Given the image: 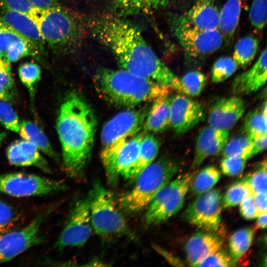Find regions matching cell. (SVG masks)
<instances>
[{
	"instance_id": "obj_1",
	"label": "cell",
	"mask_w": 267,
	"mask_h": 267,
	"mask_svg": "<svg viewBox=\"0 0 267 267\" xmlns=\"http://www.w3.org/2000/svg\"><path fill=\"white\" fill-rule=\"evenodd\" d=\"M95 38L110 49L122 69L169 86L177 78L145 41L138 29L113 14L103 15L91 25Z\"/></svg>"
},
{
	"instance_id": "obj_2",
	"label": "cell",
	"mask_w": 267,
	"mask_h": 267,
	"mask_svg": "<svg viewBox=\"0 0 267 267\" xmlns=\"http://www.w3.org/2000/svg\"><path fill=\"white\" fill-rule=\"evenodd\" d=\"M96 120L92 109L79 95L70 94L62 104L57 130L64 169L69 176L81 174L90 157Z\"/></svg>"
},
{
	"instance_id": "obj_3",
	"label": "cell",
	"mask_w": 267,
	"mask_h": 267,
	"mask_svg": "<svg viewBox=\"0 0 267 267\" xmlns=\"http://www.w3.org/2000/svg\"><path fill=\"white\" fill-rule=\"evenodd\" d=\"M94 81L97 90L106 101L116 106L129 108L168 93L172 89L124 69L100 68Z\"/></svg>"
},
{
	"instance_id": "obj_4",
	"label": "cell",
	"mask_w": 267,
	"mask_h": 267,
	"mask_svg": "<svg viewBox=\"0 0 267 267\" xmlns=\"http://www.w3.org/2000/svg\"><path fill=\"white\" fill-rule=\"evenodd\" d=\"M179 168V163L167 157L152 162L135 179L134 187L118 199L119 207L128 214L143 210L171 181Z\"/></svg>"
},
{
	"instance_id": "obj_5",
	"label": "cell",
	"mask_w": 267,
	"mask_h": 267,
	"mask_svg": "<svg viewBox=\"0 0 267 267\" xmlns=\"http://www.w3.org/2000/svg\"><path fill=\"white\" fill-rule=\"evenodd\" d=\"M34 21L44 41L53 48L71 47L83 36L81 19L60 5L45 11H38Z\"/></svg>"
},
{
	"instance_id": "obj_6",
	"label": "cell",
	"mask_w": 267,
	"mask_h": 267,
	"mask_svg": "<svg viewBox=\"0 0 267 267\" xmlns=\"http://www.w3.org/2000/svg\"><path fill=\"white\" fill-rule=\"evenodd\" d=\"M89 195L92 229L103 236L124 235L136 238L117 208L112 193L99 181L95 182Z\"/></svg>"
},
{
	"instance_id": "obj_7",
	"label": "cell",
	"mask_w": 267,
	"mask_h": 267,
	"mask_svg": "<svg viewBox=\"0 0 267 267\" xmlns=\"http://www.w3.org/2000/svg\"><path fill=\"white\" fill-rule=\"evenodd\" d=\"M194 177L192 173L182 174L164 186L148 205L145 223L149 225H157L178 213L183 207Z\"/></svg>"
},
{
	"instance_id": "obj_8",
	"label": "cell",
	"mask_w": 267,
	"mask_h": 267,
	"mask_svg": "<svg viewBox=\"0 0 267 267\" xmlns=\"http://www.w3.org/2000/svg\"><path fill=\"white\" fill-rule=\"evenodd\" d=\"M144 134L138 133L109 148L102 149L101 159L111 185H116L120 176L132 179Z\"/></svg>"
},
{
	"instance_id": "obj_9",
	"label": "cell",
	"mask_w": 267,
	"mask_h": 267,
	"mask_svg": "<svg viewBox=\"0 0 267 267\" xmlns=\"http://www.w3.org/2000/svg\"><path fill=\"white\" fill-rule=\"evenodd\" d=\"M172 26L187 59H197L211 54L218 50L224 42L219 29H198L187 23L181 16L175 18Z\"/></svg>"
},
{
	"instance_id": "obj_10",
	"label": "cell",
	"mask_w": 267,
	"mask_h": 267,
	"mask_svg": "<svg viewBox=\"0 0 267 267\" xmlns=\"http://www.w3.org/2000/svg\"><path fill=\"white\" fill-rule=\"evenodd\" d=\"M65 183L38 175L14 173L0 175V193L16 197L42 196L63 190Z\"/></svg>"
},
{
	"instance_id": "obj_11",
	"label": "cell",
	"mask_w": 267,
	"mask_h": 267,
	"mask_svg": "<svg viewBox=\"0 0 267 267\" xmlns=\"http://www.w3.org/2000/svg\"><path fill=\"white\" fill-rule=\"evenodd\" d=\"M222 196L217 189L199 195L182 214L189 223L207 231H216L221 222Z\"/></svg>"
},
{
	"instance_id": "obj_12",
	"label": "cell",
	"mask_w": 267,
	"mask_h": 267,
	"mask_svg": "<svg viewBox=\"0 0 267 267\" xmlns=\"http://www.w3.org/2000/svg\"><path fill=\"white\" fill-rule=\"evenodd\" d=\"M50 210L37 216L24 227L0 234V263L9 261L30 247L41 243V226Z\"/></svg>"
},
{
	"instance_id": "obj_13",
	"label": "cell",
	"mask_w": 267,
	"mask_h": 267,
	"mask_svg": "<svg viewBox=\"0 0 267 267\" xmlns=\"http://www.w3.org/2000/svg\"><path fill=\"white\" fill-rule=\"evenodd\" d=\"M149 108L129 109L116 115L103 126L102 149L109 148L137 134L143 128Z\"/></svg>"
},
{
	"instance_id": "obj_14",
	"label": "cell",
	"mask_w": 267,
	"mask_h": 267,
	"mask_svg": "<svg viewBox=\"0 0 267 267\" xmlns=\"http://www.w3.org/2000/svg\"><path fill=\"white\" fill-rule=\"evenodd\" d=\"M89 195L75 204L55 247L62 249L80 246L90 237L92 227L90 215Z\"/></svg>"
},
{
	"instance_id": "obj_15",
	"label": "cell",
	"mask_w": 267,
	"mask_h": 267,
	"mask_svg": "<svg viewBox=\"0 0 267 267\" xmlns=\"http://www.w3.org/2000/svg\"><path fill=\"white\" fill-rule=\"evenodd\" d=\"M171 127L176 135L189 131L205 118V113L201 105L182 94L171 97Z\"/></svg>"
},
{
	"instance_id": "obj_16",
	"label": "cell",
	"mask_w": 267,
	"mask_h": 267,
	"mask_svg": "<svg viewBox=\"0 0 267 267\" xmlns=\"http://www.w3.org/2000/svg\"><path fill=\"white\" fill-rule=\"evenodd\" d=\"M0 18L3 23L22 38L36 54L43 50L44 41L37 24L30 16L19 12L1 9Z\"/></svg>"
},
{
	"instance_id": "obj_17",
	"label": "cell",
	"mask_w": 267,
	"mask_h": 267,
	"mask_svg": "<svg viewBox=\"0 0 267 267\" xmlns=\"http://www.w3.org/2000/svg\"><path fill=\"white\" fill-rule=\"evenodd\" d=\"M245 111V105L238 97L220 98L210 109L209 126L224 131H229L238 122Z\"/></svg>"
},
{
	"instance_id": "obj_18",
	"label": "cell",
	"mask_w": 267,
	"mask_h": 267,
	"mask_svg": "<svg viewBox=\"0 0 267 267\" xmlns=\"http://www.w3.org/2000/svg\"><path fill=\"white\" fill-rule=\"evenodd\" d=\"M222 239L215 231L198 232L188 240L185 250L191 266L197 267L203 259L222 249Z\"/></svg>"
},
{
	"instance_id": "obj_19",
	"label": "cell",
	"mask_w": 267,
	"mask_h": 267,
	"mask_svg": "<svg viewBox=\"0 0 267 267\" xmlns=\"http://www.w3.org/2000/svg\"><path fill=\"white\" fill-rule=\"evenodd\" d=\"M267 49L261 53L254 65L237 76L232 83V91L236 94H249L263 87L267 78Z\"/></svg>"
},
{
	"instance_id": "obj_20",
	"label": "cell",
	"mask_w": 267,
	"mask_h": 267,
	"mask_svg": "<svg viewBox=\"0 0 267 267\" xmlns=\"http://www.w3.org/2000/svg\"><path fill=\"white\" fill-rule=\"evenodd\" d=\"M181 17L189 25L199 30L209 31L219 28L220 11L215 0H196Z\"/></svg>"
},
{
	"instance_id": "obj_21",
	"label": "cell",
	"mask_w": 267,
	"mask_h": 267,
	"mask_svg": "<svg viewBox=\"0 0 267 267\" xmlns=\"http://www.w3.org/2000/svg\"><path fill=\"white\" fill-rule=\"evenodd\" d=\"M6 155L10 163L14 166H32L45 173L50 172L47 162L41 156L37 147L25 139L11 144L6 150Z\"/></svg>"
},
{
	"instance_id": "obj_22",
	"label": "cell",
	"mask_w": 267,
	"mask_h": 267,
	"mask_svg": "<svg viewBox=\"0 0 267 267\" xmlns=\"http://www.w3.org/2000/svg\"><path fill=\"white\" fill-rule=\"evenodd\" d=\"M171 97L169 93L154 99L149 109L143 128L144 133H161L171 127Z\"/></svg>"
},
{
	"instance_id": "obj_23",
	"label": "cell",
	"mask_w": 267,
	"mask_h": 267,
	"mask_svg": "<svg viewBox=\"0 0 267 267\" xmlns=\"http://www.w3.org/2000/svg\"><path fill=\"white\" fill-rule=\"evenodd\" d=\"M242 0H225L220 10L219 30L226 45L232 42L238 24Z\"/></svg>"
},
{
	"instance_id": "obj_24",
	"label": "cell",
	"mask_w": 267,
	"mask_h": 267,
	"mask_svg": "<svg viewBox=\"0 0 267 267\" xmlns=\"http://www.w3.org/2000/svg\"><path fill=\"white\" fill-rule=\"evenodd\" d=\"M114 8L124 15L149 14L167 6L170 0H110Z\"/></svg>"
},
{
	"instance_id": "obj_25",
	"label": "cell",
	"mask_w": 267,
	"mask_h": 267,
	"mask_svg": "<svg viewBox=\"0 0 267 267\" xmlns=\"http://www.w3.org/2000/svg\"><path fill=\"white\" fill-rule=\"evenodd\" d=\"M206 83L205 74L194 70L187 72L181 78L177 77L172 82L171 87L185 95L198 96L203 91Z\"/></svg>"
},
{
	"instance_id": "obj_26",
	"label": "cell",
	"mask_w": 267,
	"mask_h": 267,
	"mask_svg": "<svg viewBox=\"0 0 267 267\" xmlns=\"http://www.w3.org/2000/svg\"><path fill=\"white\" fill-rule=\"evenodd\" d=\"M159 147V140L154 135L144 133L133 173V180H135L145 169L153 162L158 155Z\"/></svg>"
},
{
	"instance_id": "obj_27",
	"label": "cell",
	"mask_w": 267,
	"mask_h": 267,
	"mask_svg": "<svg viewBox=\"0 0 267 267\" xmlns=\"http://www.w3.org/2000/svg\"><path fill=\"white\" fill-rule=\"evenodd\" d=\"M19 132L25 140L34 144L37 148L51 157L57 159L58 156L53 150L47 138L34 123L23 120L20 124Z\"/></svg>"
},
{
	"instance_id": "obj_28",
	"label": "cell",
	"mask_w": 267,
	"mask_h": 267,
	"mask_svg": "<svg viewBox=\"0 0 267 267\" xmlns=\"http://www.w3.org/2000/svg\"><path fill=\"white\" fill-rule=\"evenodd\" d=\"M226 131L210 126L203 128L199 132L196 142L195 151L192 164L193 169L199 167L206 159L205 153L216 138Z\"/></svg>"
},
{
	"instance_id": "obj_29",
	"label": "cell",
	"mask_w": 267,
	"mask_h": 267,
	"mask_svg": "<svg viewBox=\"0 0 267 267\" xmlns=\"http://www.w3.org/2000/svg\"><path fill=\"white\" fill-rule=\"evenodd\" d=\"M258 48L257 39L252 36H246L236 43L232 58L238 66L245 67L253 60Z\"/></svg>"
},
{
	"instance_id": "obj_30",
	"label": "cell",
	"mask_w": 267,
	"mask_h": 267,
	"mask_svg": "<svg viewBox=\"0 0 267 267\" xmlns=\"http://www.w3.org/2000/svg\"><path fill=\"white\" fill-rule=\"evenodd\" d=\"M254 230L244 228L235 232L229 240V255L235 263L243 256L250 247L254 238Z\"/></svg>"
},
{
	"instance_id": "obj_31",
	"label": "cell",
	"mask_w": 267,
	"mask_h": 267,
	"mask_svg": "<svg viewBox=\"0 0 267 267\" xmlns=\"http://www.w3.org/2000/svg\"><path fill=\"white\" fill-rule=\"evenodd\" d=\"M220 176V171L216 167L205 168L192 179L190 186L193 193L199 195L211 190L219 180Z\"/></svg>"
},
{
	"instance_id": "obj_32",
	"label": "cell",
	"mask_w": 267,
	"mask_h": 267,
	"mask_svg": "<svg viewBox=\"0 0 267 267\" xmlns=\"http://www.w3.org/2000/svg\"><path fill=\"white\" fill-rule=\"evenodd\" d=\"M244 128L253 140L267 135V115L262 110L249 112L245 118Z\"/></svg>"
},
{
	"instance_id": "obj_33",
	"label": "cell",
	"mask_w": 267,
	"mask_h": 267,
	"mask_svg": "<svg viewBox=\"0 0 267 267\" xmlns=\"http://www.w3.org/2000/svg\"><path fill=\"white\" fill-rule=\"evenodd\" d=\"M254 195L250 185L242 179L228 187L222 199V206L230 208L237 206L245 199Z\"/></svg>"
},
{
	"instance_id": "obj_34",
	"label": "cell",
	"mask_w": 267,
	"mask_h": 267,
	"mask_svg": "<svg viewBox=\"0 0 267 267\" xmlns=\"http://www.w3.org/2000/svg\"><path fill=\"white\" fill-rule=\"evenodd\" d=\"M253 142L247 135L235 137L227 141L222 149V155L223 157L241 156L249 159Z\"/></svg>"
},
{
	"instance_id": "obj_35",
	"label": "cell",
	"mask_w": 267,
	"mask_h": 267,
	"mask_svg": "<svg viewBox=\"0 0 267 267\" xmlns=\"http://www.w3.org/2000/svg\"><path fill=\"white\" fill-rule=\"evenodd\" d=\"M18 74L22 83L26 86L33 98L35 87L40 81L41 76V68L34 62H26L18 68Z\"/></svg>"
},
{
	"instance_id": "obj_36",
	"label": "cell",
	"mask_w": 267,
	"mask_h": 267,
	"mask_svg": "<svg viewBox=\"0 0 267 267\" xmlns=\"http://www.w3.org/2000/svg\"><path fill=\"white\" fill-rule=\"evenodd\" d=\"M237 67L233 58L225 56L219 58L214 63L212 69V82L219 83L225 81L234 74Z\"/></svg>"
},
{
	"instance_id": "obj_37",
	"label": "cell",
	"mask_w": 267,
	"mask_h": 267,
	"mask_svg": "<svg viewBox=\"0 0 267 267\" xmlns=\"http://www.w3.org/2000/svg\"><path fill=\"white\" fill-rule=\"evenodd\" d=\"M267 0H253L249 18L253 28L258 32L261 31L267 21Z\"/></svg>"
},
{
	"instance_id": "obj_38",
	"label": "cell",
	"mask_w": 267,
	"mask_h": 267,
	"mask_svg": "<svg viewBox=\"0 0 267 267\" xmlns=\"http://www.w3.org/2000/svg\"><path fill=\"white\" fill-rule=\"evenodd\" d=\"M251 187L254 194L267 193V163L263 162L259 169L243 179Z\"/></svg>"
},
{
	"instance_id": "obj_39",
	"label": "cell",
	"mask_w": 267,
	"mask_h": 267,
	"mask_svg": "<svg viewBox=\"0 0 267 267\" xmlns=\"http://www.w3.org/2000/svg\"><path fill=\"white\" fill-rule=\"evenodd\" d=\"M248 160L247 158L241 156L223 157L220 164L221 171L226 176H237L243 172Z\"/></svg>"
},
{
	"instance_id": "obj_40",
	"label": "cell",
	"mask_w": 267,
	"mask_h": 267,
	"mask_svg": "<svg viewBox=\"0 0 267 267\" xmlns=\"http://www.w3.org/2000/svg\"><path fill=\"white\" fill-rule=\"evenodd\" d=\"M0 122L7 129L19 132L18 117L11 105L4 100H0Z\"/></svg>"
},
{
	"instance_id": "obj_41",
	"label": "cell",
	"mask_w": 267,
	"mask_h": 267,
	"mask_svg": "<svg viewBox=\"0 0 267 267\" xmlns=\"http://www.w3.org/2000/svg\"><path fill=\"white\" fill-rule=\"evenodd\" d=\"M8 61L16 62L20 58L36 54L31 47L23 40H17L12 43L5 52Z\"/></svg>"
},
{
	"instance_id": "obj_42",
	"label": "cell",
	"mask_w": 267,
	"mask_h": 267,
	"mask_svg": "<svg viewBox=\"0 0 267 267\" xmlns=\"http://www.w3.org/2000/svg\"><path fill=\"white\" fill-rule=\"evenodd\" d=\"M235 264L230 256L221 249L205 258L197 267H231Z\"/></svg>"
},
{
	"instance_id": "obj_43",
	"label": "cell",
	"mask_w": 267,
	"mask_h": 267,
	"mask_svg": "<svg viewBox=\"0 0 267 267\" xmlns=\"http://www.w3.org/2000/svg\"><path fill=\"white\" fill-rule=\"evenodd\" d=\"M0 4L1 9L24 13L34 20L38 12L32 6L29 0H0Z\"/></svg>"
},
{
	"instance_id": "obj_44",
	"label": "cell",
	"mask_w": 267,
	"mask_h": 267,
	"mask_svg": "<svg viewBox=\"0 0 267 267\" xmlns=\"http://www.w3.org/2000/svg\"><path fill=\"white\" fill-rule=\"evenodd\" d=\"M16 214L13 208L6 202L0 200V234L10 229L13 225Z\"/></svg>"
},
{
	"instance_id": "obj_45",
	"label": "cell",
	"mask_w": 267,
	"mask_h": 267,
	"mask_svg": "<svg viewBox=\"0 0 267 267\" xmlns=\"http://www.w3.org/2000/svg\"><path fill=\"white\" fill-rule=\"evenodd\" d=\"M20 40L22 39L1 21L0 24V51L5 53L12 43Z\"/></svg>"
},
{
	"instance_id": "obj_46",
	"label": "cell",
	"mask_w": 267,
	"mask_h": 267,
	"mask_svg": "<svg viewBox=\"0 0 267 267\" xmlns=\"http://www.w3.org/2000/svg\"><path fill=\"white\" fill-rule=\"evenodd\" d=\"M253 196L245 199L239 204L240 213L247 220H253L259 215Z\"/></svg>"
},
{
	"instance_id": "obj_47",
	"label": "cell",
	"mask_w": 267,
	"mask_h": 267,
	"mask_svg": "<svg viewBox=\"0 0 267 267\" xmlns=\"http://www.w3.org/2000/svg\"><path fill=\"white\" fill-rule=\"evenodd\" d=\"M37 10L43 12L51 9L59 5L57 0H29Z\"/></svg>"
},
{
	"instance_id": "obj_48",
	"label": "cell",
	"mask_w": 267,
	"mask_h": 267,
	"mask_svg": "<svg viewBox=\"0 0 267 267\" xmlns=\"http://www.w3.org/2000/svg\"><path fill=\"white\" fill-rule=\"evenodd\" d=\"M267 148V135L253 140L250 152V158Z\"/></svg>"
},
{
	"instance_id": "obj_49",
	"label": "cell",
	"mask_w": 267,
	"mask_h": 267,
	"mask_svg": "<svg viewBox=\"0 0 267 267\" xmlns=\"http://www.w3.org/2000/svg\"><path fill=\"white\" fill-rule=\"evenodd\" d=\"M255 203L259 215L267 212V193H257L254 195Z\"/></svg>"
},
{
	"instance_id": "obj_50",
	"label": "cell",
	"mask_w": 267,
	"mask_h": 267,
	"mask_svg": "<svg viewBox=\"0 0 267 267\" xmlns=\"http://www.w3.org/2000/svg\"><path fill=\"white\" fill-rule=\"evenodd\" d=\"M0 85L9 89L14 85V82L11 73L0 72Z\"/></svg>"
},
{
	"instance_id": "obj_51",
	"label": "cell",
	"mask_w": 267,
	"mask_h": 267,
	"mask_svg": "<svg viewBox=\"0 0 267 267\" xmlns=\"http://www.w3.org/2000/svg\"><path fill=\"white\" fill-rule=\"evenodd\" d=\"M10 63L5 53L0 51V72L11 73Z\"/></svg>"
},
{
	"instance_id": "obj_52",
	"label": "cell",
	"mask_w": 267,
	"mask_h": 267,
	"mask_svg": "<svg viewBox=\"0 0 267 267\" xmlns=\"http://www.w3.org/2000/svg\"><path fill=\"white\" fill-rule=\"evenodd\" d=\"M257 218V226L260 228L266 229L267 227V212L259 214Z\"/></svg>"
},
{
	"instance_id": "obj_53",
	"label": "cell",
	"mask_w": 267,
	"mask_h": 267,
	"mask_svg": "<svg viewBox=\"0 0 267 267\" xmlns=\"http://www.w3.org/2000/svg\"><path fill=\"white\" fill-rule=\"evenodd\" d=\"M0 100L4 101L12 100V96L8 89L0 85Z\"/></svg>"
},
{
	"instance_id": "obj_54",
	"label": "cell",
	"mask_w": 267,
	"mask_h": 267,
	"mask_svg": "<svg viewBox=\"0 0 267 267\" xmlns=\"http://www.w3.org/2000/svg\"><path fill=\"white\" fill-rule=\"evenodd\" d=\"M6 136V134L5 132H0V145Z\"/></svg>"
},
{
	"instance_id": "obj_55",
	"label": "cell",
	"mask_w": 267,
	"mask_h": 267,
	"mask_svg": "<svg viewBox=\"0 0 267 267\" xmlns=\"http://www.w3.org/2000/svg\"><path fill=\"white\" fill-rule=\"evenodd\" d=\"M1 23V20L0 18V24Z\"/></svg>"
}]
</instances>
